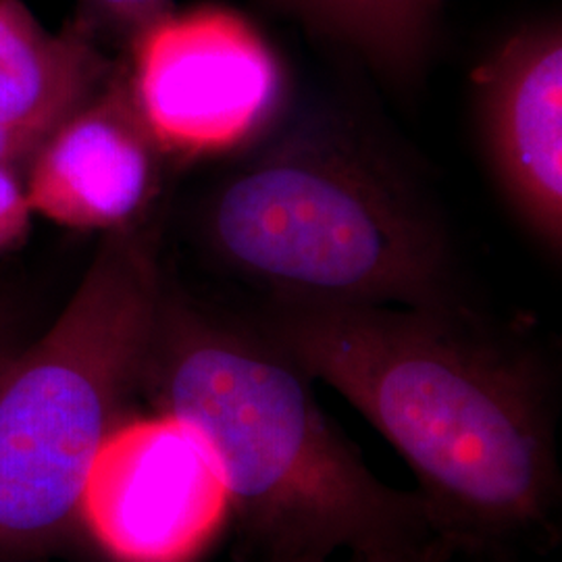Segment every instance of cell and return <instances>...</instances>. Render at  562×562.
<instances>
[{"mask_svg":"<svg viewBox=\"0 0 562 562\" xmlns=\"http://www.w3.org/2000/svg\"><path fill=\"white\" fill-rule=\"evenodd\" d=\"M257 325L378 427L452 552L542 548L559 533L554 380L464 306L271 299Z\"/></svg>","mask_w":562,"mask_h":562,"instance_id":"cell-1","label":"cell"},{"mask_svg":"<svg viewBox=\"0 0 562 562\" xmlns=\"http://www.w3.org/2000/svg\"><path fill=\"white\" fill-rule=\"evenodd\" d=\"M313 382L257 323L162 288L140 392L188 425L215 462L238 561L446 548L419 494L385 485L364 464Z\"/></svg>","mask_w":562,"mask_h":562,"instance_id":"cell-2","label":"cell"},{"mask_svg":"<svg viewBox=\"0 0 562 562\" xmlns=\"http://www.w3.org/2000/svg\"><path fill=\"white\" fill-rule=\"evenodd\" d=\"M204 229L217 259L271 299L462 306L434 213L338 125H301L241 162L211 196Z\"/></svg>","mask_w":562,"mask_h":562,"instance_id":"cell-3","label":"cell"},{"mask_svg":"<svg viewBox=\"0 0 562 562\" xmlns=\"http://www.w3.org/2000/svg\"><path fill=\"white\" fill-rule=\"evenodd\" d=\"M162 288L148 234H106L59 317L0 364V557L78 525L88 467L140 392Z\"/></svg>","mask_w":562,"mask_h":562,"instance_id":"cell-4","label":"cell"},{"mask_svg":"<svg viewBox=\"0 0 562 562\" xmlns=\"http://www.w3.org/2000/svg\"><path fill=\"white\" fill-rule=\"evenodd\" d=\"M125 81L165 157L238 150L283 101L281 63L261 32L223 7L169 11L130 42Z\"/></svg>","mask_w":562,"mask_h":562,"instance_id":"cell-5","label":"cell"},{"mask_svg":"<svg viewBox=\"0 0 562 562\" xmlns=\"http://www.w3.org/2000/svg\"><path fill=\"white\" fill-rule=\"evenodd\" d=\"M78 522L113 562H201L229 527L232 504L194 431L155 411L106 434Z\"/></svg>","mask_w":562,"mask_h":562,"instance_id":"cell-6","label":"cell"},{"mask_svg":"<svg viewBox=\"0 0 562 562\" xmlns=\"http://www.w3.org/2000/svg\"><path fill=\"white\" fill-rule=\"evenodd\" d=\"M162 159L121 67L30 157L27 201L34 215L69 229L123 232L159 194Z\"/></svg>","mask_w":562,"mask_h":562,"instance_id":"cell-7","label":"cell"},{"mask_svg":"<svg viewBox=\"0 0 562 562\" xmlns=\"http://www.w3.org/2000/svg\"><path fill=\"white\" fill-rule=\"evenodd\" d=\"M494 178L522 225L550 252L562 246V32L525 25L475 71Z\"/></svg>","mask_w":562,"mask_h":562,"instance_id":"cell-8","label":"cell"},{"mask_svg":"<svg viewBox=\"0 0 562 562\" xmlns=\"http://www.w3.org/2000/svg\"><path fill=\"white\" fill-rule=\"evenodd\" d=\"M111 74L78 23L53 34L23 0H0V132L46 140Z\"/></svg>","mask_w":562,"mask_h":562,"instance_id":"cell-9","label":"cell"},{"mask_svg":"<svg viewBox=\"0 0 562 562\" xmlns=\"http://www.w3.org/2000/svg\"><path fill=\"white\" fill-rule=\"evenodd\" d=\"M302 20L355 48L385 78L408 81L429 55L440 0H281Z\"/></svg>","mask_w":562,"mask_h":562,"instance_id":"cell-10","label":"cell"},{"mask_svg":"<svg viewBox=\"0 0 562 562\" xmlns=\"http://www.w3.org/2000/svg\"><path fill=\"white\" fill-rule=\"evenodd\" d=\"M173 0H80L78 25L99 44L115 42L125 48L142 30L171 11Z\"/></svg>","mask_w":562,"mask_h":562,"instance_id":"cell-11","label":"cell"},{"mask_svg":"<svg viewBox=\"0 0 562 562\" xmlns=\"http://www.w3.org/2000/svg\"><path fill=\"white\" fill-rule=\"evenodd\" d=\"M20 167L0 161V255L25 238L34 217Z\"/></svg>","mask_w":562,"mask_h":562,"instance_id":"cell-12","label":"cell"},{"mask_svg":"<svg viewBox=\"0 0 562 562\" xmlns=\"http://www.w3.org/2000/svg\"><path fill=\"white\" fill-rule=\"evenodd\" d=\"M450 552L442 546L425 548V550H382V552H364L348 554L344 562H448Z\"/></svg>","mask_w":562,"mask_h":562,"instance_id":"cell-13","label":"cell"},{"mask_svg":"<svg viewBox=\"0 0 562 562\" xmlns=\"http://www.w3.org/2000/svg\"><path fill=\"white\" fill-rule=\"evenodd\" d=\"M42 140L0 132V161L15 162V165H27L30 157L36 153Z\"/></svg>","mask_w":562,"mask_h":562,"instance_id":"cell-14","label":"cell"},{"mask_svg":"<svg viewBox=\"0 0 562 562\" xmlns=\"http://www.w3.org/2000/svg\"><path fill=\"white\" fill-rule=\"evenodd\" d=\"M13 352V348L9 346V341L4 338V334H2V329H0V364L9 359V355Z\"/></svg>","mask_w":562,"mask_h":562,"instance_id":"cell-15","label":"cell"}]
</instances>
